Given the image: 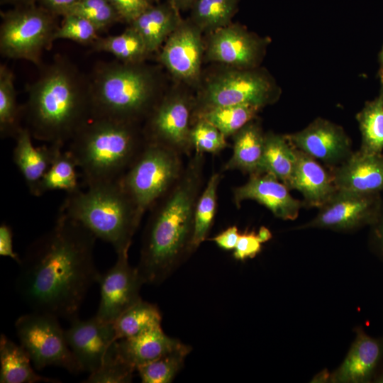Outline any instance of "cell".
<instances>
[{
    "mask_svg": "<svg viewBox=\"0 0 383 383\" xmlns=\"http://www.w3.org/2000/svg\"><path fill=\"white\" fill-rule=\"evenodd\" d=\"M96 237L60 211L53 226L33 240L18 264L15 288L32 311L69 322L101 273L94 262Z\"/></svg>",
    "mask_w": 383,
    "mask_h": 383,
    "instance_id": "6da1fadb",
    "label": "cell"
},
{
    "mask_svg": "<svg viewBox=\"0 0 383 383\" xmlns=\"http://www.w3.org/2000/svg\"><path fill=\"white\" fill-rule=\"evenodd\" d=\"M204 166V153L195 151L178 180L150 209L136 267L145 284H161L193 252L194 211Z\"/></svg>",
    "mask_w": 383,
    "mask_h": 383,
    "instance_id": "7a4b0ae2",
    "label": "cell"
},
{
    "mask_svg": "<svg viewBox=\"0 0 383 383\" xmlns=\"http://www.w3.org/2000/svg\"><path fill=\"white\" fill-rule=\"evenodd\" d=\"M23 116L33 138L63 147L91 118L89 79L59 57L28 87Z\"/></svg>",
    "mask_w": 383,
    "mask_h": 383,
    "instance_id": "3957f363",
    "label": "cell"
},
{
    "mask_svg": "<svg viewBox=\"0 0 383 383\" xmlns=\"http://www.w3.org/2000/svg\"><path fill=\"white\" fill-rule=\"evenodd\" d=\"M137 123L91 117L70 140L68 150L87 186L119 179L145 140Z\"/></svg>",
    "mask_w": 383,
    "mask_h": 383,
    "instance_id": "277c9868",
    "label": "cell"
},
{
    "mask_svg": "<svg viewBox=\"0 0 383 383\" xmlns=\"http://www.w3.org/2000/svg\"><path fill=\"white\" fill-rule=\"evenodd\" d=\"M60 211L111 245L116 255L128 252L141 221L120 178L68 193Z\"/></svg>",
    "mask_w": 383,
    "mask_h": 383,
    "instance_id": "5b68a950",
    "label": "cell"
},
{
    "mask_svg": "<svg viewBox=\"0 0 383 383\" xmlns=\"http://www.w3.org/2000/svg\"><path fill=\"white\" fill-rule=\"evenodd\" d=\"M89 89L91 117L138 123L158 102L155 75L143 62L100 64L89 79Z\"/></svg>",
    "mask_w": 383,
    "mask_h": 383,
    "instance_id": "8992f818",
    "label": "cell"
},
{
    "mask_svg": "<svg viewBox=\"0 0 383 383\" xmlns=\"http://www.w3.org/2000/svg\"><path fill=\"white\" fill-rule=\"evenodd\" d=\"M180 155L162 145L145 142L120 177L140 220L180 177L184 170Z\"/></svg>",
    "mask_w": 383,
    "mask_h": 383,
    "instance_id": "52a82bcc",
    "label": "cell"
},
{
    "mask_svg": "<svg viewBox=\"0 0 383 383\" xmlns=\"http://www.w3.org/2000/svg\"><path fill=\"white\" fill-rule=\"evenodd\" d=\"M57 16L35 4L1 13L0 52L40 65L43 52L55 40Z\"/></svg>",
    "mask_w": 383,
    "mask_h": 383,
    "instance_id": "ba28073f",
    "label": "cell"
},
{
    "mask_svg": "<svg viewBox=\"0 0 383 383\" xmlns=\"http://www.w3.org/2000/svg\"><path fill=\"white\" fill-rule=\"evenodd\" d=\"M280 94L272 78L258 68L222 72L206 84L197 102L196 115L217 107L252 105L262 108L275 102Z\"/></svg>",
    "mask_w": 383,
    "mask_h": 383,
    "instance_id": "9c48e42d",
    "label": "cell"
},
{
    "mask_svg": "<svg viewBox=\"0 0 383 383\" xmlns=\"http://www.w3.org/2000/svg\"><path fill=\"white\" fill-rule=\"evenodd\" d=\"M14 326L20 345L29 355L36 370L56 366L75 375L82 372L57 317L31 311L19 316Z\"/></svg>",
    "mask_w": 383,
    "mask_h": 383,
    "instance_id": "30bf717a",
    "label": "cell"
},
{
    "mask_svg": "<svg viewBox=\"0 0 383 383\" xmlns=\"http://www.w3.org/2000/svg\"><path fill=\"white\" fill-rule=\"evenodd\" d=\"M382 194H360L338 190L316 216L299 228H323L337 232L353 231L370 226L377 219Z\"/></svg>",
    "mask_w": 383,
    "mask_h": 383,
    "instance_id": "8fae6325",
    "label": "cell"
},
{
    "mask_svg": "<svg viewBox=\"0 0 383 383\" xmlns=\"http://www.w3.org/2000/svg\"><path fill=\"white\" fill-rule=\"evenodd\" d=\"M192 105L185 96L170 95L158 101L148 116L143 131L145 142L170 148L189 155L191 143Z\"/></svg>",
    "mask_w": 383,
    "mask_h": 383,
    "instance_id": "7c38bea8",
    "label": "cell"
},
{
    "mask_svg": "<svg viewBox=\"0 0 383 383\" xmlns=\"http://www.w3.org/2000/svg\"><path fill=\"white\" fill-rule=\"evenodd\" d=\"M115 264L100 274V301L95 316L104 322L113 323L124 311L141 300L144 282L128 261V252L117 254Z\"/></svg>",
    "mask_w": 383,
    "mask_h": 383,
    "instance_id": "4fadbf2b",
    "label": "cell"
},
{
    "mask_svg": "<svg viewBox=\"0 0 383 383\" xmlns=\"http://www.w3.org/2000/svg\"><path fill=\"white\" fill-rule=\"evenodd\" d=\"M268 42L248 31L244 27L230 23L211 33L206 49V59L236 69L257 68Z\"/></svg>",
    "mask_w": 383,
    "mask_h": 383,
    "instance_id": "5bb4252c",
    "label": "cell"
},
{
    "mask_svg": "<svg viewBox=\"0 0 383 383\" xmlns=\"http://www.w3.org/2000/svg\"><path fill=\"white\" fill-rule=\"evenodd\" d=\"M286 136L296 148L329 169L340 165L353 152L352 141L344 129L322 118H316L303 130Z\"/></svg>",
    "mask_w": 383,
    "mask_h": 383,
    "instance_id": "9a60e30c",
    "label": "cell"
},
{
    "mask_svg": "<svg viewBox=\"0 0 383 383\" xmlns=\"http://www.w3.org/2000/svg\"><path fill=\"white\" fill-rule=\"evenodd\" d=\"M65 330L69 347L82 372L95 371L112 344L116 341L113 323L104 322L96 316L70 321Z\"/></svg>",
    "mask_w": 383,
    "mask_h": 383,
    "instance_id": "2e32d148",
    "label": "cell"
},
{
    "mask_svg": "<svg viewBox=\"0 0 383 383\" xmlns=\"http://www.w3.org/2000/svg\"><path fill=\"white\" fill-rule=\"evenodd\" d=\"M201 34L190 20H182L165 41L160 60L176 78L189 83L198 80L204 52Z\"/></svg>",
    "mask_w": 383,
    "mask_h": 383,
    "instance_id": "e0dca14e",
    "label": "cell"
},
{
    "mask_svg": "<svg viewBox=\"0 0 383 383\" xmlns=\"http://www.w3.org/2000/svg\"><path fill=\"white\" fill-rule=\"evenodd\" d=\"M289 191L287 185L272 174H252L246 183L234 188L233 200L238 206L245 200L255 201L275 217L293 221L298 217L304 203L294 199Z\"/></svg>",
    "mask_w": 383,
    "mask_h": 383,
    "instance_id": "ac0fdd59",
    "label": "cell"
},
{
    "mask_svg": "<svg viewBox=\"0 0 383 383\" xmlns=\"http://www.w3.org/2000/svg\"><path fill=\"white\" fill-rule=\"evenodd\" d=\"M338 190L360 194L383 193V153L353 152L340 165L330 169Z\"/></svg>",
    "mask_w": 383,
    "mask_h": 383,
    "instance_id": "d6986e66",
    "label": "cell"
},
{
    "mask_svg": "<svg viewBox=\"0 0 383 383\" xmlns=\"http://www.w3.org/2000/svg\"><path fill=\"white\" fill-rule=\"evenodd\" d=\"M383 361V338H374L358 330L356 338L341 365L331 374V382H372Z\"/></svg>",
    "mask_w": 383,
    "mask_h": 383,
    "instance_id": "ffe728a7",
    "label": "cell"
},
{
    "mask_svg": "<svg viewBox=\"0 0 383 383\" xmlns=\"http://www.w3.org/2000/svg\"><path fill=\"white\" fill-rule=\"evenodd\" d=\"M296 165L289 189L303 196L304 206H322L337 191L331 171L295 148Z\"/></svg>",
    "mask_w": 383,
    "mask_h": 383,
    "instance_id": "44dd1931",
    "label": "cell"
},
{
    "mask_svg": "<svg viewBox=\"0 0 383 383\" xmlns=\"http://www.w3.org/2000/svg\"><path fill=\"white\" fill-rule=\"evenodd\" d=\"M27 127H23L14 138L13 160L22 174L29 192L35 196L38 187L62 146L49 144L35 147Z\"/></svg>",
    "mask_w": 383,
    "mask_h": 383,
    "instance_id": "7402d4cb",
    "label": "cell"
},
{
    "mask_svg": "<svg viewBox=\"0 0 383 383\" xmlns=\"http://www.w3.org/2000/svg\"><path fill=\"white\" fill-rule=\"evenodd\" d=\"M185 344L168 336L161 326L150 329L136 336L116 341L119 355L136 368L153 361Z\"/></svg>",
    "mask_w": 383,
    "mask_h": 383,
    "instance_id": "603a6c76",
    "label": "cell"
},
{
    "mask_svg": "<svg viewBox=\"0 0 383 383\" xmlns=\"http://www.w3.org/2000/svg\"><path fill=\"white\" fill-rule=\"evenodd\" d=\"M181 21L179 11L168 1L164 4L151 5L129 26L140 34L150 54L167 40Z\"/></svg>",
    "mask_w": 383,
    "mask_h": 383,
    "instance_id": "cb8c5ba5",
    "label": "cell"
},
{
    "mask_svg": "<svg viewBox=\"0 0 383 383\" xmlns=\"http://www.w3.org/2000/svg\"><path fill=\"white\" fill-rule=\"evenodd\" d=\"M265 133L259 123H248L233 135V154L223 170H238L250 175L262 174Z\"/></svg>",
    "mask_w": 383,
    "mask_h": 383,
    "instance_id": "d4e9b609",
    "label": "cell"
},
{
    "mask_svg": "<svg viewBox=\"0 0 383 383\" xmlns=\"http://www.w3.org/2000/svg\"><path fill=\"white\" fill-rule=\"evenodd\" d=\"M26 350L4 334L0 336L1 383H59L60 380L38 374Z\"/></svg>",
    "mask_w": 383,
    "mask_h": 383,
    "instance_id": "484cf974",
    "label": "cell"
},
{
    "mask_svg": "<svg viewBox=\"0 0 383 383\" xmlns=\"http://www.w3.org/2000/svg\"><path fill=\"white\" fill-rule=\"evenodd\" d=\"M295 165V147L286 135L265 133L262 172L273 175L289 188Z\"/></svg>",
    "mask_w": 383,
    "mask_h": 383,
    "instance_id": "4316f807",
    "label": "cell"
},
{
    "mask_svg": "<svg viewBox=\"0 0 383 383\" xmlns=\"http://www.w3.org/2000/svg\"><path fill=\"white\" fill-rule=\"evenodd\" d=\"M361 134L360 150L368 153L383 151V83L378 95L367 101L356 115Z\"/></svg>",
    "mask_w": 383,
    "mask_h": 383,
    "instance_id": "83f0119b",
    "label": "cell"
},
{
    "mask_svg": "<svg viewBox=\"0 0 383 383\" xmlns=\"http://www.w3.org/2000/svg\"><path fill=\"white\" fill-rule=\"evenodd\" d=\"M91 45L94 50L109 52L125 63L143 62L150 55L142 37L131 26L121 34L99 37Z\"/></svg>",
    "mask_w": 383,
    "mask_h": 383,
    "instance_id": "f1b7e54d",
    "label": "cell"
},
{
    "mask_svg": "<svg viewBox=\"0 0 383 383\" xmlns=\"http://www.w3.org/2000/svg\"><path fill=\"white\" fill-rule=\"evenodd\" d=\"M162 315L157 305L140 300L114 322L116 340L136 336L161 326Z\"/></svg>",
    "mask_w": 383,
    "mask_h": 383,
    "instance_id": "f546056e",
    "label": "cell"
},
{
    "mask_svg": "<svg viewBox=\"0 0 383 383\" xmlns=\"http://www.w3.org/2000/svg\"><path fill=\"white\" fill-rule=\"evenodd\" d=\"M23 107L16 100L14 76L5 65L0 66V135L1 138H15L20 130Z\"/></svg>",
    "mask_w": 383,
    "mask_h": 383,
    "instance_id": "4dcf8cb0",
    "label": "cell"
},
{
    "mask_svg": "<svg viewBox=\"0 0 383 383\" xmlns=\"http://www.w3.org/2000/svg\"><path fill=\"white\" fill-rule=\"evenodd\" d=\"M77 167L70 152L60 150L42 178L35 196L53 190H63L68 194L79 189Z\"/></svg>",
    "mask_w": 383,
    "mask_h": 383,
    "instance_id": "1f68e13d",
    "label": "cell"
},
{
    "mask_svg": "<svg viewBox=\"0 0 383 383\" xmlns=\"http://www.w3.org/2000/svg\"><path fill=\"white\" fill-rule=\"evenodd\" d=\"M239 0H197L192 7L191 21L203 32H210L231 23Z\"/></svg>",
    "mask_w": 383,
    "mask_h": 383,
    "instance_id": "d6a6232c",
    "label": "cell"
},
{
    "mask_svg": "<svg viewBox=\"0 0 383 383\" xmlns=\"http://www.w3.org/2000/svg\"><path fill=\"white\" fill-rule=\"evenodd\" d=\"M221 180L220 173L212 174L198 199L192 240L193 252L206 240L213 225L216 211L217 191Z\"/></svg>",
    "mask_w": 383,
    "mask_h": 383,
    "instance_id": "836d02e7",
    "label": "cell"
},
{
    "mask_svg": "<svg viewBox=\"0 0 383 383\" xmlns=\"http://www.w3.org/2000/svg\"><path fill=\"white\" fill-rule=\"evenodd\" d=\"M260 109L248 104L226 106L205 111L196 116L213 124L227 138L254 120Z\"/></svg>",
    "mask_w": 383,
    "mask_h": 383,
    "instance_id": "e575fe53",
    "label": "cell"
},
{
    "mask_svg": "<svg viewBox=\"0 0 383 383\" xmlns=\"http://www.w3.org/2000/svg\"><path fill=\"white\" fill-rule=\"evenodd\" d=\"M191 347H183L167 353L153 361L140 365L136 371L143 383L172 382L183 367L187 355L191 352Z\"/></svg>",
    "mask_w": 383,
    "mask_h": 383,
    "instance_id": "d590c367",
    "label": "cell"
},
{
    "mask_svg": "<svg viewBox=\"0 0 383 383\" xmlns=\"http://www.w3.org/2000/svg\"><path fill=\"white\" fill-rule=\"evenodd\" d=\"M135 368L119 355L116 341L109 349L101 365L83 382L85 383H128Z\"/></svg>",
    "mask_w": 383,
    "mask_h": 383,
    "instance_id": "8d00e7d4",
    "label": "cell"
},
{
    "mask_svg": "<svg viewBox=\"0 0 383 383\" xmlns=\"http://www.w3.org/2000/svg\"><path fill=\"white\" fill-rule=\"evenodd\" d=\"M68 14L86 18L92 23L99 31L122 21L118 13L109 0H78L67 9L62 16Z\"/></svg>",
    "mask_w": 383,
    "mask_h": 383,
    "instance_id": "74e56055",
    "label": "cell"
},
{
    "mask_svg": "<svg viewBox=\"0 0 383 383\" xmlns=\"http://www.w3.org/2000/svg\"><path fill=\"white\" fill-rule=\"evenodd\" d=\"M226 137L213 124L197 118L191 131V143L196 152L218 153L227 146Z\"/></svg>",
    "mask_w": 383,
    "mask_h": 383,
    "instance_id": "f35d334b",
    "label": "cell"
},
{
    "mask_svg": "<svg viewBox=\"0 0 383 383\" xmlns=\"http://www.w3.org/2000/svg\"><path fill=\"white\" fill-rule=\"evenodd\" d=\"M99 30L89 21L77 15L68 14L58 26L55 40L67 39L82 44H92L99 36Z\"/></svg>",
    "mask_w": 383,
    "mask_h": 383,
    "instance_id": "ab89813d",
    "label": "cell"
},
{
    "mask_svg": "<svg viewBox=\"0 0 383 383\" xmlns=\"http://www.w3.org/2000/svg\"><path fill=\"white\" fill-rule=\"evenodd\" d=\"M262 243L255 231H246L240 234L233 250V257L240 261L254 258L262 250Z\"/></svg>",
    "mask_w": 383,
    "mask_h": 383,
    "instance_id": "60d3db41",
    "label": "cell"
},
{
    "mask_svg": "<svg viewBox=\"0 0 383 383\" xmlns=\"http://www.w3.org/2000/svg\"><path fill=\"white\" fill-rule=\"evenodd\" d=\"M121 16L130 24L145 9L152 5L150 0H109Z\"/></svg>",
    "mask_w": 383,
    "mask_h": 383,
    "instance_id": "b9f144b4",
    "label": "cell"
},
{
    "mask_svg": "<svg viewBox=\"0 0 383 383\" xmlns=\"http://www.w3.org/2000/svg\"><path fill=\"white\" fill-rule=\"evenodd\" d=\"M370 244L374 252L383 261V195L380 211L376 221L370 226Z\"/></svg>",
    "mask_w": 383,
    "mask_h": 383,
    "instance_id": "7bdbcfd3",
    "label": "cell"
},
{
    "mask_svg": "<svg viewBox=\"0 0 383 383\" xmlns=\"http://www.w3.org/2000/svg\"><path fill=\"white\" fill-rule=\"evenodd\" d=\"M0 255L9 257L18 264L21 261V257L13 250L11 227L5 223L0 226Z\"/></svg>",
    "mask_w": 383,
    "mask_h": 383,
    "instance_id": "ee69618b",
    "label": "cell"
},
{
    "mask_svg": "<svg viewBox=\"0 0 383 383\" xmlns=\"http://www.w3.org/2000/svg\"><path fill=\"white\" fill-rule=\"evenodd\" d=\"M240 233L236 226H230L211 240L224 250H233L238 243Z\"/></svg>",
    "mask_w": 383,
    "mask_h": 383,
    "instance_id": "f6af8a7d",
    "label": "cell"
},
{
    "mask_svg": "<svg viewBox=\"0 0 383 383\" xmlns=\"http://www.w3.org/2000/svg\"><path fill=\"white\" fill-rule=\"evenodd\" d=\"M78 0H38V5L52 14L62 16Z\"/></svg>",
    "mask_w": 383,
    "mask_h": 383,
    "instance_id": "bcb514c9",
    "label": "cell"
},
{
    "mask_svg": "<svg viewBox=\"0 0 383 383\" xmlns=\"http://www.w3.org/2000/svg\"><path fill=\"white\" fill-rule=\"evenodd\" d=\"M178 11L191 9L197 0H168Z\"/></svg>",
    "mask_w": 383,
    "mask_h": 383,
    "instance_id": "7dc6e473",
    "label": "cell"
},
{
    "mask_svg": "<svg viewBox=\"0 0 383 383\" xmlns=\"http://www.w3.org/2000/svg\"><path fill=\"white\" fill-rule=\"evenodd\" d=\"M257 233L262 243L270 240L272 236L270 231L265 226L260 227Z\"/></svg>",
    "mask_w": 383,
    "mask_h": 383,
    "instance_id": "c3c4849f",
    "label": "cell"
},
{
    "mask_svg": "<svg viewBox=\"0 0 383 383\" xmlns=\"http://www.w3.org/2000/svg\"><path fill=\"white\" fill-rule=\"evenodd\" d=\"M3 4H9L15 6L34 4L38 0H1Z\"/></svg>",
    "mask_w": 383,
    "mask_h": 383,
    "instance_id": "681fc988",
    "label": "cell"
},
{
    "mask_svg": "<svg viewBox=\"0 0 383 383\" xmlns=\"http://www.w3.org/2000/svg\"><path fill=\"white\" fill-rule=\"evenodd\" d=\"M372 382L383 383V361L374 374Z\"/></svg>",
    "mask_w": 383,
    "mask_h": 383,
    "instance_id": "f907efd6",
    "label": "cell"
},
{
    "mask_svg": "<svg viewBox=\"0 0 383 383\" xmlns=\"http://www.w3.org/2000/svg\"><path fill=\"white\" fill-rule=\"evenodd\" d=\"M379 65L378 77L379 78L380 83H383V45L379 53Z\"/></svg>",
    "mask_w": 383,
    "mask_h": 383,
    "instance_id": "816d5d0a",
    "label": "cell"
},
{
    "mask_svg": "<svg viewBox=\"0 0 383 383\" xmlns=\"http://www.w3.org/2000/svg\"><path fill=\"white\" fill-rule=\"evenodd\" d=\"M150 1H151L152 2H153V1H158V0H150Z\"/></svg>",
    "mask_w": 383,
    "mask_h": 383,
    "instance_id": "f5cc1de1",
    "label": "cell"
}]
</instances>
